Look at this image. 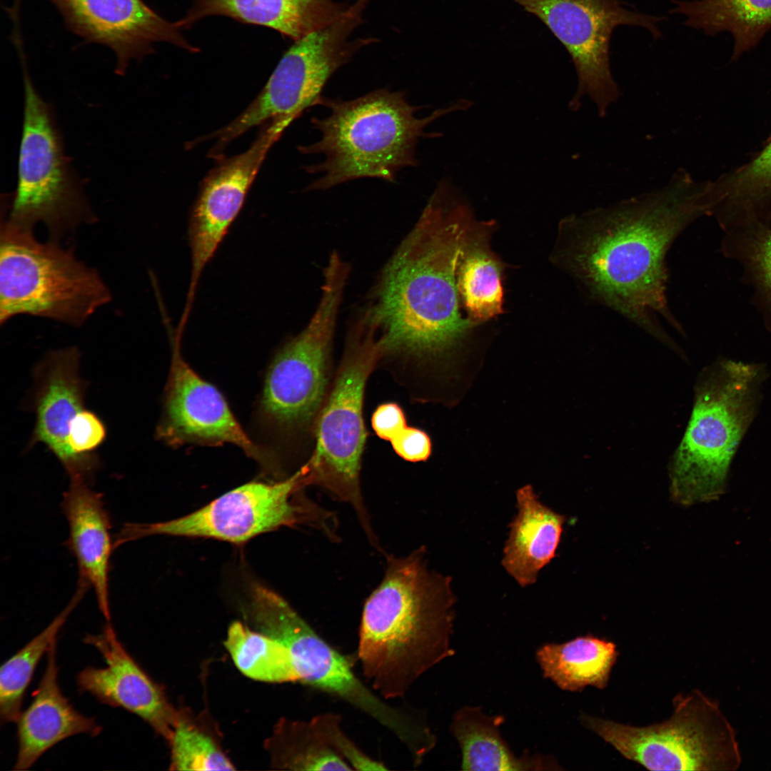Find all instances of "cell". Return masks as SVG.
<instances>
[{"instance_id":"cell-37","label":"cell","mask_w":771,"mask_h":771,"mask_svg":"<svg viewBox=\"0 0 771 771\" xmlns=\"http://www.w3.org/2000/svg\"><path fill=\"white\" fill-rule=\"evenodd\" d=\"M406 416L400 405L386 402L377 406L371 416V426L381 439L391 441L407 426Z\"/></svg>"},{"instance_id":"cell-10","label":"cell","mask_w":771,"mask_h":771,"mask_svg":"<svg viewBox=\"0 0 771 771\" xmlns=\"http://www.w3.org/2000/svg\"><path fill=\"white\" fill-rule=\"evenodd\" d=\"M21 61L24 106L18 179L4 218L29 231L41 223L50 241L60 243L96 216L65 156L53 111L33 85L25 57Z\"/></svg>"},{"instance_id":"cell-21","label":"cell","mask_w":771,"mask_h":771,"mask_svg":"<svg viewBox=\"0 0 771 771\" xmlns=\"http://www.w3.org/2000/svg\"><path fill=\"white\" fill-rule=\"evenodd\" d=\"M56 640L47 651L46 669L30 705L17 720L19 749L14 769L26 770L49 749L72 735H96L101 727L75 710L58 682Z\"/></svg>"},{"instance_id":"cell-11","label":"cell","mask_w":771,"mask_h":771,"mask_svg":"<svg viewBox=\"0 0 771 771\" xmlns=\"http://www.w3.org/2000/svg\"><path fill=\"white\" fill-rule=\"evenodd\" d=\"M250 617L258 632L290 652L299 682L338 697L390 731L409 751L425 741L427 722L393 707L355 674L348 658L323 639L278 594L265 589L254 598Z\"/></svg>"},{"instance_id":"cell-2","label":"cell","mask_w":771,"mask_h":771,"mask_svg":"<svg viewBox=\"0 0 771 771\" xmlns=\"http://www.w3.org/2000/svg\"><path fill=\"white\" fill-rule=\"evenodd\" d=\"M712 203L710 181L680 168L661 188L562 220L553 258L589 297L678 353L659 321L680 331L667 306L665 259L677 236L710 213Z\"/></svg>"},{"instance_id":"cell-36","label":"cell","mask_w":771,"mask_h":771,"mask_svg":"<svg viewBox=\"0 0 771 771\" xmlns=\"http://www.w3.org/2000/svg\"><path fill=\"white\" fill-rule=\"evenodd\" d=\"M394 452L403 460L418 463L426 461L432 453V442L422 429L407 425L390 441Z\"/></svg>"},{"instance_id":"cell-29","label":"cell","mask_w":771,"mask_h":771,"mask_svg":"<svg viewBox=\"0 0 771 771\" xmlns=\"http://www.w3.org/2000/svg\"><path fill=\"white\" fill-rule=\"evenodd\" d=\"M88 586L78 589L65 608L39 634L7 660L0 670V720L1 724L16 722L21 715L24 693L44 654L56 640L61 627L84 597Z\"/></svg>"},{"instance_id":"cell-15","label":"cell","mask_w":771,"mask_h":771,"mask_svg":"<svg viewBox=\"0 0 771 771\" xmlns=\"http://www.w3.org/2000/svg\"><path fill=\"white\" fill-rule=\"evenodd\" d=\"M172 358L165 388L163 415L158 438L171 446L188 443L220 445L230 443L263 466L273 458L243 430L222 393L187 363L181 352V337L172 333Z\"/></svg>"},{"instance_id":"cell-12","label":"cell","mask_w":771,"mask_h":771,"mask_svg":"<svg viewBox=\"0 0 771 771\" xmlns=\"http://www.w3.org/2000/svg\"><path fill=\"white\" fill-rule=\"evenodd\" d=\"M369 0H356L337 20L301 39L284 54L262 91L234 120L214 133L218 151L251 128L267 120L289 126L317 104L330 77L372 37L350 39L362 24Z\"/></svg>"},{"instance_id":"cell-9","label":"cell","mask_w":771,"mask_h":771,"mask_svg":"<svg viewBox=\"0 0 771 771\" xmlns=\"http://www.w3.org/2000/svg\"><path fill=\"white\" fill-rule=\"evenodd\" d=\"M667 720L643 727L583 713L581 725L625 758L650 770L735 771L742 757L735 730L717 702L698 690L672 699Z\"/></svg>"},{"instance_id":"cell-35","label":"cell","mask_w":771,"mask_h":771,"mask_svg":"<svg viewBox=\"0 0 771 771\" xmlns=\"http://www.w3.org/2000/svg\"><path fill=\"white\" fill-rule=\"evenodd\" d=\"M749 246V259L754 274L771 303V223L759 226Z\"/></svg>"},{"instance_id":"cell-31","label":"cell","mask_w":771,"mask_h":771,"mask_svg":"<svg viewBox=\"0 0 771 771\" xmlns=\"http://www.w3.org/2000/svg\"><path fill=\"white\" fill-rule=\"evenodd\" d=\"M224 645L246 676L267 682H299L291 655L281 642L240 622L229 626Z\"/></svg>"},{"instance_id":"cell-7","label":"cell","mask_w":771,"mask_h":771,"mask_svg":"<svg viewBox=\"0 0 771 771\" xmlns=\"http://www.w3.org/2000/svg\"><path fill=\"white\" fill-rule=\"evenodd\" d=\"M111 297L99 272L74 251L1 218V325L29 315L79 327Z\"/></svg>"},{"instance_id":"cell-30","label":"cell","mask_w":771,"mask_h":771,"mask_svg":"<svg viewBox=\"0 0 771 771\" xmlns=\"http://www.w3.org/2000/svg\"><path fill=\"white\" fill-rule=\"evenodd\" d=\"M266 744L272 764L278 769L353 770L329 746L311 720H279Z\"/></svg>"},{"instance_id":"cell-34","label":"cell","mask_w":771,"mask_h":771,"mask_svg":"<svg viewBox=\"0 0 771 771\" xmlns=\"http://www.w3.org/2000/svg\"><path fill=\"white\" fill-rule=\"evenodd\" d=\"M106 436V429L102 420L94 412L84 408L70 425L68 443L77 456L96 460L99 458L95 451Z\"/></svg>"},{"instance_id":"cell-17","label":"cell","mask_w":771,"mask_h":771,"mask_svg":"<svg viewBox=\"0 0 771 771\" xmlns=\"http://www.w3.org/2000/svg\"><path fill=\"white\" fill-rule=\"evenodd\" d=\"M63 17L67 29L84 43L111 49L116 58V73H126L131 60L165 41L194 50L178 31L176 23L163 19L143 0H49Z\"/></svg>"},{"instance_id":"cell-14","label":"cell","mask_w":771,"mask_h":771,"mask_svg":"<svg viewBox=\"0 0 771 771\" xmlns=\"http://www.w3.org/2000/svg\"><path fill=\"white\" fill-rule=\"evenodd\" d=\"M538 17L569 52L575 65L577 90L569 103L576 111L588 96L600 116L616 102L620 91L610 70V42L620 25L642 26L655 38L663 18L633 11L619 0H513Z\"/></svg>"},{"instance_id":"cell-24","label":"cell","mask_w":771,"mask_h":771,"mask_svg":"<svg viewBox=\"0 0 771 771\" xmlns=\"http://www.w3.org/2000/svg\"><path fill=\"white\" fill-rule=\"evenodd\" d=\"M502 715H490L477 706H464L454 713L450 732L462 755L461 769L470 771L558 770L552 756L530 754L517 756L501 735Z\"/></svg>"},{"instance_id":"cell-25","label":"cell","mask_w":771,"mask_h":771,"mask_svg":"<svg viewBox=\"0 0 771 771\" xmlns=\"http://www.w3.org/2000/svg\"><path fill=\"white\" fill-rule=\"evenodd\" d=\"M493 221L470 223L457 268L462 309L471 322L482 325L503 312V266L490 246Z\"/></svg>"},{"instance_id":"cell-4","label":"cell","mask_w":771,"mask_h":771,"mask_svg":"<svg viewBox=\"0 0 771 771\" xmlns=\"http://www.w3.org/2000/svg\"><path fill=\"white\" fill-rule=\"evenodd\" d=\"M317 104L330 114L312 118L321 138L298 148L302 153L324 157L306 167L308 173L321 175L307 191L327 190L361 178L393 182L401 169L418 165L415 149L420 138L430 136L426 127L448 114L469 109L473 102L459 99L418 118L415 114L421 107L410 104L405 92L385 88L349 101L321 96Z\"/></svg>"},{"instance_id":"cell-32","label":"cell","mask_w":771,"mask_h":771,"mask_svg":"<svg viewBox=\"0 0 771 771\" xmlns=\"http://www.w3.org/2000/svg\"><path fill=\"white\" fill-rule=\"evenodd\" d=\"M169 742L171 770H234L215 740L182 714L178 715Z\"/></svg>"},{"instance_id":"cell-22","label":"cell","mask_w":771,"mask_h":771,"mask_svg":"<svg viewBox=\"0 0 771 771\" xmlns=\"http://www.w3.org/2000/svg\"><path fill=\"white\" fill-rule=\"evenodd\" d=\"M516 502L518 513L509 525L502 565L524 588L534 584L555 557L565 517L543 504L530 485L517 490Z\"/></svg>"},{"instance_id":"cell-19","label":"cell","mask_w":771,"mask_h":771,"mask_svg":"<svg viewBox=\"0 0 771 771\" xmlns=\"http://www.w3.org/2000/svg\"><path fill=\"white\" fill-rule=\"evenodd\" d=\"M85 642L105 660V667H88L77 676L79 690L102 703L138 715L169 741L178 714L156 684L129 655L108 622L102 632Z\"/></svg>"},{"instance_id":"cell-26","label":"cell","mask_w":771,"mask_h":771,"mask_svg":"<svg viewBox=\"0 0 771 771\" xmlns=\"http://www.w3.org/2000/svg\"><path fill=\"white\" fill-rule=\"evenodd\" d=\"M618 655L615 643L590 634L544 644L535 652L543 676L569 692L587 686L605 689Z\"/></svg>"},{"instance_id":"cell-23","label":"cell","mask_w":771,"mask_h":771,"mask_svg":"<svg viewBox=\"0 0 771 771\" xmlns=\"http://www.w3.org/2000/svg\"><path fill=\"white\" fill-rule=\"evenodd\" d=\"M350 5L333 0H198L176 24L181 27L224 15L271 28L296 41L339 19Z\"/></svg>"},{"instance_id":"cell-20","label":"cell","mask_w":771,"mask_h":771,"mask_svg":"<svg viewBox=\"0 0 771 771\" xmlns=\"http://www.w3.org/2000/svg\"><path fill=\"white\" fill-rule=\"evenodd\" d=\"M61 506L69 525L66 544L77 562L79 582L91 587L101 612L110 622L109 576L111 555L115 548L103 496L87 482L71 480Z\"/></svg>"},{"instance_id":"cell-16","label":"cell","mask_w":771,"mask_h":771,"mask_svg":"<svg viewBox=\"0 0 771 771\" xmlns=\"http://www.w3.org/2000/svg\"><path fill=\"white\" fill-rule=\"evenodd\" d=\"M287 127L271 121L246 151L221 161L201 183L188 221L191 272L185 316L190 315L203 270L238 215L267 153Z\"/></svg>"},{"instance_id":"cell-33","label":"cell","mask_w":771,"mask_h":771,"mask_svg":"<svg viewBox=\"0 0 771 771\" xmlns=\"http://www.w3.org/2000/svg\"><path fill=\"white\" fill-rule=\"evenodd\" d=\"M329 746L356 770H386L381 762L365 754L346 735L341 725V717L335 713L318 715L311 720Z\"/></svg>"},{"instance_id":"cell-18","label":"cell","mask_w":771,"mask_h":771,"mask_svg":"<svg viewBox=\"0 0 771 771\" xmlns=\"http://www.w3.org/2000/svg\"><path fill=\"white\" fill-rule=\"evenodd\" d=\"M80 353L69 347L51 351L34 371L35 425L29 446L41 443L56 457L71 480L89 481L99 459L77 456L68 443L69 428L84 408L86 383L80 376Z\"/></svg>"},{"instance_id":"cell-8","label":"cell","mask_w":771,"mask_h":771,"mask_svg":"<svg viewBox=\"0 0 771 771\" xmlns=\"http://www.w3.org/2000/svg\"><path fill=\"white\" fill-rule=\"evenodd\" d=\"M379 358L376 331L361 316L347 336L318 419L313 452L303 464L306 486L321 487L349 504L368 535L373 530L361 488L367 437L363 403L367 381Z\"/></svg>"},{"instance_id":"cell-1","label":"cell","mask_w":771,"mask_h":771,"mask_svg":"<svg viewBox=\"0 0 771 771\" xmlns=\"http://www.w3.org/2000/svg\"><path fill=\"white\" fill-rule=\"evenodd\" d=\"M472 208L441 181L385 266L362 316L376 328L378 365L412 395L449 378L471 334L460 301L457 268Z\"/></svg>"},{"instance_id":"cell-6","label":"cell","mask_w":771,"mask_h":771,"mask_svg":"<svg viewBox=\"0 0 771 771\" xmlns=\"http://www.w3.org/2000/svg\"><path fill=\"white\" fill-rule=\"evenodd\" d=\"M349 271L343 261H328L316 310L305 328L276 352L260 400V415L269 430L285 443L311 453L331 383L333 339Z\"/></svg>"},{"instance_id":"cell-5","label":"cell","mask_w":771,"mask_h":771,"mask_svg":"<svg viewBox=\"0 0 771 771\" xmlns=\"http://www.w3.org/2000/svg\"><path fill=\"white\" fill-rule=\"evenodd\" d=\"M766 378L765 366L726 359L701 371L690 420L669 465L670 489L676 501H709L725 491Z\"/></svg>"},{"instance_id":"cell-27","label":"cell","mask_w":771,"mask_h":771,"mask_svg":"<svg viewBox=\"0 0 771 771\" xmlns=\"http://www.w3.org/2000/svg\"><path fill=\"white\" fill-rule=\"evenodd\" d=\"M672 13L687 16L685 24L707 35L723 31L734 38L732 59L757 46L771 29V0L674 1Z\"/></svg>"},{"instance_id":"cell-28","label":"cell","mask_w":771,"mask_h":771,"mask_svg":"<svg viewBox=\"0 0 771 771\" xmlns=\"http://www.w3.org/2000/svg\"><path fill=\"white\" fill-rule=\"evenodd\" d=\"M712 212L755 220L771 207V141L746 163L711 181Z\"/></svg>"},{"instance_id":"cell-3","label":"cell","mask_w":771,"mask_h":771,"mask_svg":"<svg viewBox=\"0 0 771 771\" xmlns=\"http://www.w3.org/2000/svg\"><path fill=\"white\" fill-rule=\"evenodd\" d=\"M451 578L429 569L425 549L387 555L385 575L367 598L358 633L364 677L384 700L403 697L455 651Z\"/></svg>"},{"instance_id":"cell-13","label":"cell","mask_w":771,"mask_h":771,"mask_svg":"<svg viewBox=\"0 0 771 771\" xmlns=\"http://www.w3.org/2000/svg\"><path fill=\"white\" fill-rule=\"evenodd\" d=\"M302 465L284 480L252 481L233 489L181 518L153 523H126L117 545L156 535L210 538L242 543L283 526L315 520L319 509L296 495L306 485Z\"/></svg>"}]
</instances>
